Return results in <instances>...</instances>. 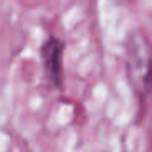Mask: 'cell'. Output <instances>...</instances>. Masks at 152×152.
Returning a JSON list of instances; mask_svg holds the SVG:
<instances>
[{
    "label": "cell",
    "mask_w": 152,
    "mask_h": 152,
    "mask_svg": "<svg viewBox=\"0 0 152 152\" xmlns=\"http://www.w3.org/2000/svg\"><path fill=\"white\" fill-rule=\"evenodd\" d=\"M128 57V75L134 87L141 93L149 90V44L141 33H136L129 38L126 48Z\"/></svg>",
    "instance_id": "cell-1"
},
{
    "label": "cell",
    "mask_w": 152,
    "mask_h": 152,
    "mask_svg": "<svg viewBox=\"0 0 152 152\" xmlns=\"http://www.w3.org/2000/svg\"><path fill=\"white\" fill-rule=\"evenodd\" d=\"M62 56H64V43L57 38L51 36L41 46V61L43 69L48 80L53 87L62 88Z\"/></svg>",
    "instance_id": "cell-2"
}]
</instances>
